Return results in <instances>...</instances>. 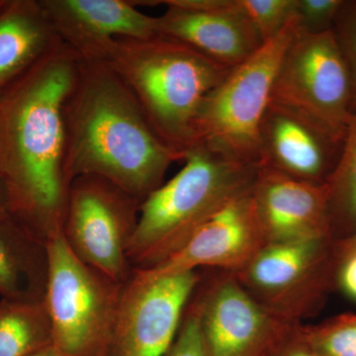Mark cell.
Wrapping results in <instances>:
<instances>
[{"label":"cell","instance_id":"2e32d148","mask_svg":"<svg viewBox=\"0 0 356 356\" xmlns=\"http://www.w3.org/2000/svg\"><path fill=\"white\" fill-rule=\"evenodd\" d=\"M252 197L267 242L334 238L325 185L299 181L259 166Z\"/></svg>","mask_w":356,"mask_h":356},{"label":"cell","instance_id":"277c9868","mask_svg":"<svg viewBox=\"0 0 356 356\" xmlns=\"http://www.w3.org/2000/svg\"><path fill=\"white\" fill-rule=\"evenodd\" d=\"M182 161L179 172L140 203L127 250L134 268H151L177 254L216 213L252 191L259 170L202 145Z\"/></svg>","mask_w":356,"mask_h":356},{"label":"cell","instance_id":"3957f363","mask_svg":"<svg viewBox=\"0 0 356 356\" xmlns=\"http://www.w3.org/2000/svg\"><path fill=\"white\" fill-rule=\"evenodd\" d=\"M106 63L135 96L156 135L182 161L197 142L196 122L204 102L232 70L161 34L117 38Z\"/></svg>","mask_w":356,"mask_h":356},{"label":"cell","instance_id":"cb8c5ba5","mask_svg":"<svg viewBox=\"0 0 356 356\" xmlns=\"http://www.w3.org/2000/svg\"><path fill=\"white\" fill-rule=\"evenodd\" d=\"M343 0H296L299 29L308 34L331 31Z\"/></svg>","mask_w":356,"mask_h":356},{"label":"cell","instance_id":"ba28073f","mask_svg":"<svg viewBox=\"0 0 356 356\" xmlns=\"http://www.w3.org/2000/svg\"><path fill=\"white\" fill-rule=\"evenodd\" d=\"M270 102L346 135L355 109L353 83L332 30L308 34L298 26L281 58Z\"/></svg>","mask_w":356,"mask_h":356},{"label":"cell","instance_id":"d4e9b609","mask_svg":"<svg viewBox=\"0 0 356 356\" xmlns=\"http://www.w3.org/2000/svg\"><path fill=\"white\" fill-rule=\"evenodd\" d=\"M166 356H206L195 301L189 302L177 339Z\"/></svg>","mask_w":356,"mask_h":356},{"label":"cell","instance_id":"8992f818","mask_svg":"<svg viewBox=\"0 0 356 356\" xmlns=\"http://www.w3.org/2000/svg\"><path fill=\"white\" fill-rule=\"evenodd\" d=\"M298 26L294 16L277 36L229 70L207 96L196 122V145L259 165V128L281 58Z\"/></svg>","mask_w":356,"mask_h":356},{"label":"cell","instance_id":"f546056e","mask_svg":"<svg viewBox=\"0 0 356 356\" xmlns=\"http://www.w3.org/2000/svg\"><path fill=\"white\" fill-rule=\"evenodd\" d=\"M31 356H63L56 348H53V346H48V348H44V350L38 351V353H34Z\"/></svg>","mask_w":356,"mask_h":356},{"label":"cell","instance_id":"9a60e30c","mask_svg":"<svg viewBox=\"0 0 356 356\" xmlns=\"http://www.w3.org/2000/svg\"><path fill=\"white\" fill-rule=\"evenodd\" d=\"M266 243L250 191L216 213L177 254L146 269L175 274L212 267L235 273L247 266Z\"/></svg>","mask_w":356,"mask_h":356},{"label":"cell","instance_id":"ac0fdd59","mask_svg":"<svg viewBox=\"0 0 356 356\" xmlns=\"http://www.w3.org/2000/svg\"><path fill=\"white\" fill-rule=\"evenodd\" d=\"M47 242L13 216L0 218V295L15 302L43 301L48 280Z\"/></svg>","mask_w":356,"mask_h":356},{"label":"cell","instance_id":"30bf717a","mask_svg":"<svg viewBox=\"0 0 356 356\" xmlns=\"http://www.w3.org/2000/svg\"><path fill=\"white\" fill-rule=\"evenodd\" d=\"M200 282L197 271L134 268L122 288L108 356H166Z\"/></svg>","mask_w":356,"mask_h":356},{"label":"cell","instance_id":"83f0119b","mask_svg":"<svg viewBox=\"0 0 356 356\" xmlns=\"http://www.w3.org/2000/svg\"><path fill=\"white\" fill-rule=\"evenodd\" d=\"M337 250L341 259L346 255L356 252V232L348 238L337 240Z\"/></svg>","mask_w":356,"mask_h":356},{"label":"cell","instance_id":"d6986e66","mask_svg":"<svg viewBox=\"0 0 356 356\" xmlns=\"http://www.w3.org/2000/svg\"><path fill=\"white\" fill-rule=\"evenodd\" d=\"M53 346L44 301L0 302V356H31Z\"/></svg>","mask_w":356,"mask_h":356},{"label":"cell","instance_id":"f1b7e54d","mask_svg":"<svg viewBox=\"0 0 356 356\" xmlns=\"http://www.w3.org/2000/svg\"><path fill=\"white\" fill-rule=\"evenodd\" d=\"M10 197L3 178L0 177V218L10 216Z\"/></svg>","mask_w":356,"mask_h":356},{"label":"cell","instance_id":"6da1fadb","mask_svg":"<svg viewBox=\"0 0 356 356\" xmlns=\"http://www.w3.org/2000/svg\"><path fill=\"white\" fill-rule=\"evenodd\" d=\"M81 65L60 40L0 96V177L11 216L46 242L64 229L70 187L65 107Z\"/></svg>","mask_w":356,"mask_h":356},{"label":"cell","instance_id":"ffe728a7","mask_svg":"<svg viewBox=\"0 0 356 356\" xmlns=\"http://www.w3.org/2000/svg\"><path fill=\"white\" fill-rule=\"evenodd\" d=\"M334 240L356 232V108L346 131L341 158L325 184Z\"/></svg>","mask_w":356,"mask_h":356},{"label":"cell","instance_id":"484cf974","mask_svg":"<svg viewBox=\"0 0 356 356\" xmlns=\"http://www.w3.org/2000/svg\"><path fill=\"white\" fill-rule=\"evenodd\" d=\"M264 356H321L313 350L302 332V324H295L283 332Z\"/></svg>","mask_w":356,"mask_h":356},{"label":"cell","instance_id":"5b68a950","mask_svg":"<svg viewBox=\"0 0 356 356\" xmlns=\"http://www.w3.org/2000/svg\"><path fill=\"white\" fill-rule=\"evenodd\" d=\"M44 305L63 356H108L124 283L81 261L63 233L47 241Z\"/></svg>","mask_w":356,"mask_h":356},{"label":"cell","instance_id":"9c48e42d","mask_svg":"<svg viewBox=\"0 0 356 356\" xmlns=\"http://www.w3.org/2000/svg\"><path fill=\"white\" fill-rule=\"evenodd\" d=\"M140 203L116 185L97 177L70 184L63 235L74 254L110 280H128L129 243Z\"/></svg>","mask_w":356,"mask_h":356},{"label":"cell","instance_id":"4dcf8cb0","mask_svg":"<svg viewBox=\"0 0 356 356\" xmlns=\"http://www.w3.org/2000/svg\"><path fill=\"white\" fill-rule=\"evenodd\" d=\"M4 0H0V10H1L2 6H3Z\"/></svg>","mask_w":356,"mask_h":356},{"label":"cell","instance_id":"7402d4cb","mask_svg":"<svg viewBox=\"0 0 356 356\" xmlns=\"http://www.w3.org/2000/svg\"><path fill=\"white\" fill-rule=\"evenodd\" d=\"M264 42L277 36L295 16L296 0H241Z\"/></svg>","mask_w":356,"mask_h":356},{"label":"cell","instance_id":"4fadbf2b","mask_svg":"<svg viewBox=\"0 0 356 356\" xmlns=\"http://www.w3.org/2000/svg\"><path fill=\"white\" fill-rule=\"evenodd\" d=\"M159 33L184 43L229 69L264 46V40L241 0H166Z\"/></svg>","mask_w":356,"mask_h":356},{"label":"cell","instance_id":"603a6c76","mask_svg":"<svg viewBox=\"0 0 356 356\" xmlns=\"http://www.w3.org/2000/svg\"><path fill=\"white\" fill-rule=\"evenodd\" d=\"M332 32L350 72L356 108V1L343 0Z\"/></svg>","mask_w":356,"mask_h":356},{"label":"cell","instance_id":"5bb4252c","mask_svg":"<svg viewBox=\"0 0 356 356\" xmlns=\"http://www.w3.org/2000/svg\"><path fill=\"white\" fill-rule=\"evenodd\" d=\"M56 34L83 62L106 63L117 38L159 35L158 17L127 0H40Z\"/></svg>","mask_w":356,"mask_h":356},{"label":"cell","instance_id":"8fae6325","mask_svg":"<svg viewBox=\"0 0 356 356\" xmlns=\"http://www.w3.org/2000/svg\"><path fill=\"white\" fill-rule=\"evenodd\" d=\"M206 356H264L290 325L224 273L196 297Z\"/></svg>","mask_w":356,"mask_h":356},{"label":"cell","instance_id":"52a82bcc","mask_svg":"<svg viewBox=\"0 0 356 356\" xmlns=\"http://www.w3.org/2000/svg\"><path fill=\"white\" fill-rule=\"evenodd\" d=\"M341 261L334 238L268 243L233 274L269 313L301 324L337 287Z\"/></svg>","mask_w":356,"mask_h":356},{"label":"cell","instance_id":"7a4b0ae2","mask_svg":"<svg viewBox=\"0 0 356 356\" xmlns=\"http://www.w3.org/2000/svg\"><path fill=\"white\" fill-rule=\"evenodd\" d=\"M67 170L106 179L142 203L182 161L154 132L139 102L107 63L83 62L65 107Z\"/></svg>","mask_w":356,"mask_h":356},{"label":"cell","instance_id":"e0dca14e","mask_svg":"<svg viewBox=\"0 0 356 356\" xmlns=\"http://www.w3.org/2000/svg\"><path fill=\"white\" fill-rule=\"evenodd\" d=\"M58 42L40 0H4L0 10V96Z\"/></svg>","mask_w":356,"mask_h":356},{"label":"cell","instance_id":"4316f807","mask_svg":"<svg viewBox=\"0 0 356 356\" xmlns=\"http://www.w3.org/2000/svg\"><path fill=\"white\" fill-rule=\"evenodd\" d=\"M337 287L356 302V252L341 259L337 270Z\"/></svg>","mask_w":356,"mask_h":356},{"label":"cell","instance_id":"44dd1931","mask_svg":"<svg viewBox=\"0 0 356 356\" xmlns=\"http://www.w3.org/2000/svg\"><path fill=\"white\" fill-rule=\"evenodd\" d=\"M302 332L321 356H356V314H341L318 325H302Z\"/></svg>","mask_w":356,"mask_h":356},{"label":"cell","instance_id":"7c38bea8","mask_svg":"<svg viewBox=\"0 0 356 356\" xmlns=\"http://www.w3.org/2000/svg\"><path fill=\"white\" fill-rule=\"evenodd\" d=\"M346 136L315 119L269 102L259 135V166L307 184L325 185Z\"/></svg>","mask_w":356,"mask_h":356}]
</instances>
